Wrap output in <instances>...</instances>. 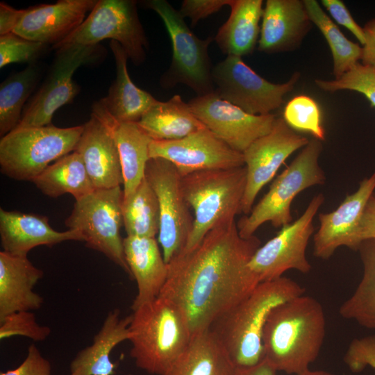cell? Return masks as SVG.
<instances>
[{"label": "cell", "instance_id": "cell-1", "mask_svg": "<svg viewBox=\"0 0 375 375\" xmlns=\"http://www.w3.org/2000/svg\"><path fill=\"white\" fill-rule=\"evenodd\" d=\"M260 245L255 235L242 238L235 221L215 227L194 249L167 264L159 297L181 309L192 335L208 329L260 283L249 264Z\"/></svg>", "mask_w": 375, "mask_h": 375}, {"label": "cell", "instance_id": "cell-2", "mask_svg": "<svg viewBox=\"0 0 375 375\" xmlns=\"http://www.w3.org/2000/svg\"><path fill=\"white\" fill-rule=\"evenodd\" d=\"M325 314L314 297L302 294L275 307L262 333L263 359L276 372L301 374L319 356Z\"/></svg>", "mask_w": 375, "mask_h": 375}, {"label": "cell", "instance_id": "cell-3", "mask_svg": "<svg viewBox=\"0 0 375 375\" xmlns=\"http://www.w3.org/2000/svg\"><path fill=\"white\" fill-rule=\"evenodd\" d=\"M295 281L282 276L260 283L244 299L217 318L209 330L216 336L236 368L263 360L262 333L272 310L303 294Z\"/></svg>", "mask_w": 375, "mask_h": 375}, {"label": "cell", "instance_id": "cell-4", "mask_svg": "<svg viewBox=\"0 0 375 375\" xmlns=\"http://www.w3.org/2000/svg\"><path fill=\"white\" fill-rule=\"evenodd\" d=\"M133 311L129 325L131 358L147 373L168 375L192 338L185 316L161 297Z\"/></svg>", "mask_w": 375, "mask_h": 375}, {"label": "cell", "instance_id": "cell-5", "mask_svg": "<svg viewBox=\"0 0 375 375\" xmlns=\"http://www.w3.org/2000/svg\"><path fill=\"white\" fill-rule=\"evenodd\" d=\"M181 185L185 199L194 214L193 228L183 253L197 246L211 230L235 221V216L242 212L247 168L194 172L182 176Z\"/></svg>", "mask_w": 375, "mask_h": 375}, {"label": "cell", "instance_id": "cell-6", "mask_svg": "<svg viewBox=\"0 0 375 375\" xmlns=\"http://www.w3.org/2000/svg\"><path fill=\"white\" fill-rule=\"evenodd\" d=\"M83 128V124L15 128L0 140L1 173L32 182L51 162L74 151Z\"/></svg>", "mask_w": 375, "mask_h": 375}, {"label": "cell", "instance_id": "cell-7", "mask_svg": "<svg viewBox=\"0 0 375 375\" xmlns=\"http://www.w3.org/2000/svg\"><path fill=\"white\" fill-rule=\"evenodd\" d=\"M322 150V141L312 138L283 172L273 181L268 192L237 222L240 236L254 235L264 223L270 222L278 228L291 223V204L303 190L325 183L326 176L319 164Z\"/></svg>", "mask_w": 375, "mask_h": 375}, {"label": "cell", "instance_id": "cell-8", "mask_svg": "<svg viewBox=\"0 0 375 375\" xmlns=\"http://www.w3.org/2000/svg\"><path fill=\"white\" fill-rule=\"evenodd\" d=\"M144 4L160 16L172 42V60L169 68L160 79L162 87L172 88L182 83L191 88L197 96L213 92V67L208 47L214 38L209 36L204 40L197 38L178 10L165 0H149Z\"/></svg>", "mask_w": 375, "mask_h": 375}, {"label": "cell", "instance_id": "cell-9", "mask_svg": "<svg viewBox=\"0 0 375 375\" xmlns=\"http://www.w3.org/2000/svg\"><path fill=\"white\" fill-rule=\"evenodd\" d=\"M123 199L120 186L96 189L76 200L65 224L83 235L88 247L103 253L132 278L120 234Z\"/></svg>", "mask_w": 375, "mask_h": 375}, {"label": "cell", "instance_id": "cell-10", "mask_svg": "<svg viewBox=\"0 0 375 375\" xmlns=\"http://www.w3.org/2000/svg\"><path fill=\"white\" fill-rule=\"evenodd\" d=\"M106 39L119 42L134 65L144 62L149 45L136 1H97L78 28L53 48L73 44L94 46Z\"/></svg>", "mask_w": 375, "mask_h": 375}, {"label": "cell", "instance_id": "cell-11", "mask_svg": "<svg viewBox=\"0 0 375 375\" xmlns=\"http://www.w3.org/2000/svg\"><path fill=\"white\" fill-rule=\"evenodd\" d=\"M145 178L158 199V242L168 264L184 250L193 228L194 217L183 194L182 176L172 162L151 158L146 166Z\"/></svg>", "mask_w": 375, "mask_h": 375}, {"label": "cell", "instance_id": "cell-12", "mask_svg": "<svg viewBox=\"0 0 375 375\" xmlns=\"http://www.w3.org/2000/svg\"><path fill=\"white\" fill-rule=\"evenodd\" d=\"M104 53L99 44H73L58 49L47 79L24 108L17 127L52 124L56 110L72 102L78 93L73 80L75 72L83 65L97 62Z\"/></svg>", "mask_w": 375, "mask_h": 375}, {"label": "cell", "instance_id": "cell-13", "mask_svg": "<svg viewBox=\"0 0 375 375\" xmlns=\"http://www.w3.org/2000/svg\"><path fill=\"white\" fill-rule=\"evenodd\" d=\"M300 77L295 72L288 81L272 83L249 67L242 57L227 56L212 71L214 92L244 112L254 115L271 114L283 103Z\"/></svg>", "mask_w": 375, "mask_h": 375}, {"label": "cell", "instance_id": "cell-14", "mask_svg": "<svg viewBox=\"0 0 375 375\" xmlns=\"http://www.w3.org/2000/svg\"><path fill=\"white\" fill-rule=\"evenodd\" d=\"M324 201L322 193L315 195L297 220L282 227L276 235L256 251L249 265L260 283L281 278L290 269L310 272L311 265L306 249L315 229L314 217Z\"/></svg>", "mask_w": 375, "mask_h": 375}, {"label": "cell", "instance_id": "cell-15", "mask_svg": "<svg viewBox=\"0 0 375 375\" xmlns=\"http://www.w3.org/2000/svg\"><path fill=\"white\" fill-rule=\"evenodd\" d=\"M194 115L233 149L243 153L255 140L269 133L276 117L254 115L222 99L214 92L188 102Z\"/></svg>", "mask_w": 375, "mask_h": 375}, {"label": "cell", "instance_id": "cell-16", "mask_svg": "<svg viewBox=\"0 0 375 375\" xmlns=\"http://www.w3.org/2000/svg\"><path fill=\"white\" fill-rule=\"evenodd\" d=\"M149 157L169 161L181 176L244 166L243 153L233 149L206 127L177 140H152Z\"/></svg>", "mask_w": 375, "mask_h": 375}, {"label": "cell", "instance_id": "cell-17", "mask_svg": "<svg viewBox=\"0 0 375 375\" xmlns=\"http://www.w3.org/2000/svg\"><path fill=\"white\" fill-rule=\"evenodd\" d=\"M309 140L290 128L283 117H276L272 131L255 140L242 153L247 168V185L242 212L249 215L261 189L275 176L284 161Z\"/></svg>", "mask_w": 375, "mask_h": 375}, {"label": "cell", "instance_id": "cell-18", "mask_svg": "<svg viewBox=\"0 0 375 375\" xmlns=\"http://www.w3.org/2000/svg\"><path fill=\"white\" fill-rule=\"evenodd\" d=\"M74 149L82 158L95 189H110L124 183L112 119L99 101Z\"/></svg>", "mask_w": 375, "mask_h": 375}, {"label": "cell", "instance_id": "cell-19", "mask_svg": "<svg viewBox=\"0 0 375 375\" xmlns=\"http://www.w3.org/2000/svg\"><path fill=\"white\" fill-rule=\"evenodd\" d=\"M375 190V172L362 180L356 191L348 194L330 212L319 213V227L313 238V255L327 260L341 247L358 251L357 229L364 208Z\"/></svg>", "mask_w": 375, "mask_h": 375}, {"label": "cell", "instance_id": "cell-20", "mask_svg": "<svg viewBox=\"0 0 375 375\" xmlns=\"http://www.w3.org/2000/svg\"><path fill=\"white\" fill-rule=\"evenodd\" d=\"M97 0H59L29 7L12 33L53 47L70 35L85 19Z\"/></svg>", "mask_w": 375, "mask_h": 375}, {"label": "cell", "instance_id": "cell-21", "mask_svg": "<svg viewBox=\"0 0 375 375\" xmlns=\"http://www.w3.org/2000/svg\"><path fill=\"white\" fill-rule=\"evenodd\" d=\"M311 24L303 1L267 0L258 49L267 53L292 51L300 45Z\"/></svg>", "mask_w": 375, "mask_h": 375}, {"label": "cell", "instance_id": "cell-22", "mask_svg": "<svg viewBox=\"0 0 375 375\" xmlns=\"http://www.w3.org/2000/svg\"><path fill=\"white\" fill-rule=\"evenodd\" d=\"M0 238L3 251L27 256L33 248L52 247L68 240L84 241L77 231H58L51 228L47 217L0 209Z\"/></svg>", "mask_w": 375, "mask_h": 375}, {"label": "cell", "instance_id": "cell-23", "mask_svg": "<svg viewBox=\"0 0 375 375\" xmlns=\"http://www.w3.org/2000/svg\"><path fill=\"white\" fill-rule=\"evenodd\" d=\"M43 274L27 256L0 251V320L16 312L42 307L43 298L33 288Z\"/></svg>", "mask_w": 375, "mask_h": 375}, {"label": "cell", "instance_id": "cell-24", "mask_svg": "<svg viewBox=\"0 0 375 375\" xmlns=\"http://www.w3.org/2000/svg\"><path fill=\"white\" fill-rule=\"evenodd\" d=\"M123 244L126 262L138 286L131 306L134 310L160 296L167 278L168 265L155 238L126 236Z\"/></svg>", "mask_w": 375, "mask_h": 375}, {"label": "cell", "instance_id": "cell-25", "mask_svg": "<svg viewBox=\"0 0 375 375\" xmlns=\"http://www.w3.org/2000/svg\"><path fill=\"white\" fill-rule=\"evenodd\" d=\"M132 315L121 317L120 310L110 311L92 344L81 350L70 363L69 375H114L116 365L110 355L119 343L129 340Z\"/></svg>", "mask_w": 375, "mask_h": 375}, {"label": "cell", "instance_id": "cell-26", "mask_svg": "<svg viewBox=\"0 0 375 375\" xmlns=\"http://www.w3.org/2000/svg\"><path fill=\"white\" fill-rule=\"evenodd\" d=\"M110 47L115 62L116 78L108 95L99 102L117 122H138L158 100L131 81L127 69L128 58L121 44L111 40Z\"/></svg>", "mask_w": 375, "mask_h": 375}, {"label": "cell", "instance_id": "cell-27", "mask_svg": "<svg viewBox=\"0 0 375 375\" xmlns=\"http://www.w3.org/2000/svg\"><path fill=\"white\" fill-rule=\"evenodd\" d=\"M262 3V0H232L230 15L214 38L223 53L242 57L253 52L260 31Z\"/></svg>", "mask_w": 375, "mask_h": 375}, {"label": "cell", "instance_id": "cell-28", "mask_svg": "<svg viewBox=\"0 0 375 375\" xmlns=\"http://www.w3.org/2000/svg\"><path fill=\"white\" fill-rule=\"evenodd\" d=\"M138 123L153 140H177L206 128L178 94L158 101Z\"/></svg>", "mask_w": 375, "mask_h": 375}, {"label": "cell", "instance_id": "cell-29", "mask_svg": "<svg viewBox=\"0 0 375 375\" xmlns=\"http://www.w3.org/2000/svg\"><path fill=\"white\" fill-rule=\"evenodd\" d=\"M235 370L222 344L206 329L192 335L168 375H235Z\"/></svg>", "mask_w": 375, "mask_h": 375}, {"label": "cell", "instance_id": "cell-30", "mask_svg": "<svg viewBox=\"0 0 375 375\" xmlns=\"http://www.w3.org/2000/svg\"><path fill=\"white\" fill-rule=\"evenodd\" d=\"M111 119L124 178V198H126L145 177L152 139L138 122H120L112 116Z\"/></svg>", "mask_w": 375, "mask_h": 375}, {"label": "cell", "instance_id": "cell-31", "mask_svg": "<svg viewBox=\"0 0 375 375\" xmlns=\"http://www.w3.org/2000/svg\"><path fill=\"white\" fill-rule=\"evenodd\" d=\"M32 182L51 198L71 194L78 200L96 190L82 158L75 151L49 165Z\"/></svg>", "mask_w": 375, "mask_h": 375}, {"label": "cell", "instance_id": "cell-32", "mask_svg": "<svg viewBox=\"0 0 375 375\" xmlns=\"http://www.w3.org/2000/svg\"><path fill=\"white\" fill-rule=\"evenodd\" d=\"M358 251L363 265L362 277L340 306L339 313L365 328L375 329V238L362 241Z\"/></svg>", "mask_w": 375, "mask_h": 375}, {"label": "cell", "instance_id": "cell-33", "mask_svg": "<svg viewBox=\"0 0 375 375\" xmlns=\"http://www.w3.org/2000/svg\"><path fill=\"white\" fill-rule=\"evenodd\" d=\"M123 225L127 236L155 238L160 229L156 194L146 178L122 203Z\"/></svg>", "mask_w": 375, "mask_h": 375}, {"label": "cell", "instance_id": "cell-34", "mask_svg": "<svg viewBox=\"0 0 375 375\" xmlns=\"http://www.w3.org/2000/svg\"><path fill=\"white\" fill-rule=\"evenodd\" d=\"M35 63L14 73L0 85V135L4 136L19 124L25 102L35 89L40 77Z\"/></svg>", "mask_w": 375, "mask_h": 375}, {"label": "cell", "instance_id": "cell-35", "mask_svg": "<svg viewBox=\"0 0 375 375\" xmlns=\"http://www.w3.org/2000/svg\"><path fill=\"white\" fill-rule=\"evenodd\" d=\"M312 23L326 38L333 56L335 79L354 67L361 60L362 47L349 40L325 13L317 1H303Z\"/></svg>", "mask_w": 375, "mask_h": 375}, {"label": "cell", "instance_id": "cell-36", "mask_svg": "<svg viewBox=\"0 0 375 375\" xmlns=\"http://www.w3.org/2000/svg\"><path fill=\"white\" fill-rule=\"evenodd\" d=\"M283 118L293 130L309 133L314 138L324 140L321 111L311 97L299 95L292 99L285 107Z\"/></svg>", "mask_w": 375, "mask_h": 375}, {"label": "cell", "instance_id": "cell-37", "mask_svg": "<svg viewBox=\"0 0 375 375\" xmlns=\"http://www.w3.org/2000/svg\"><path fill=\"white\" fill-rule=\"evenodd\" d=\"M322 90L334 92L341 90L356 91L364 94L375 106V67L357 63L340 78L333 81L316 79Z\"/></svg>", "mask_w": 375, "mask_h": 375}, {"label": "cell", "instance_id": "cell-38", "mask_svg": "<svg viewBox=\"0 0 375 375\" xmlns=\"http://www.w3.org/2000/svg\"><path fill=\"white\" fill-rule=\"evenodd\" d=\"M49 47L14 33L0 35V67L15 62L33 64Z\"/></svg>", "mask_w": 375, "mask_h": 375}, {"label": "cell", "instance_id": "cell-39", "mask_svg": "<svg viewBox=\"0 0 375 375\" xmlns=\"http://www.w3.org/2000/svg\"><path fill=\"white\" fill-rule=\"evenodd\" d=\"M51 333L47 326L40 325L32 311H19L0 320V340L20 335L34 341H43Z\"/></svg>", "mask_w": 375, "mask_h": 375}, {"label": "cell", "instance_id": "cell-40", "mask_svg": "<svg viewBox=\"0 0 375 375\" xmlns=\"http://www.w3.org/2000/svg\"><path fill=\"white\" fill-rule=\"evenodd\" d=\"M344 361L355 373L362 372L367 366L375 369V335L354 339L347 349Z\"/></svg>", "mask_w": 375, "mask_h": 375}, {"label": "cell", "instance_id": "cell-41", "mask_svg": "<svg viewBox=\"0 0 375 375\" xmlns=\"http://www.w3.org/2000/svg\"><path fill=\"white\" fill-rule=\"evenodd\" d=\"M232 0H184L179 13L183 17H188L191 26H195L201 19L215 14L225 6H230Z\"/></svg>", "mask_w": 375, "mask_h": 375}, {"label": "cell", "instance_id": "cell-42", "mask_svg": "<svg viewBox=\"0 0 375 375\" xmlns=\"http://www.w3.org/2000/svg\"><path fill=\"white\" fill-rule=\"evenodd\" d=\"M51 370L49 361L43 357L35 344H31L22 363L14 369L1 372L0 375H51Z\"/></svg>", "mask_w": 375, "mask_h": 375}, {"label": "cell", "instance_id": "cell-43", "mask_svg": "<svg viewBox=\"0 0 375 375\" xmlns=\"http://www.w3.org/2000/svg\"><path fill=\"white\" fill-rule=\"evenodd\" d=\"M322 3L339 24L350 31L362 46L365 44V36L363 28L356 23L342 1L322 0Z\"/></svg>", "mask_w": 375, "mask_h": 375}, {"label": "cell", "instance_id": "cell-44", "mask_svg": "<svg viewBox=\"0 0 375 375\" xmlns=\"http://www.w3.org/2000/svg\"><path fill=\"white\" fill-rule=\"evenodd\" d=\"M357 236L360 242L375 238V193L369 198L357 229Z\"/></svg>", "mask_w": 375, "mask_h": 375}, {"label": "cell", "instance_id": "cell-45", "mask_svg": "<svg viewBox=\"0 0 375 375\" xmlns=\"http://www.w3.org/2000/svg\"><path fill=\"white\" fill-rule=\"evenodd\" d=\"M25 11L26 9H17L1 1L0 3V35L12 33Z\"/></svg>", "mask_w": 375, "mask_h": 375}, {"label": "cell", "instance_id": "cell-46", "mask_svg": "<svg viewBox=\"0 0 375 375\" xmlns=\"http://www.w3.org/2000/svg\"><path fill=\"white\" fill-rule=\"evenodd\" d=\"M365 42L362 46L361 63L375 67V19L369 20L364 26Z\"/></svg>", "mask_w": 375, "mask_h": 375}, {"label": "cell", "instance_id": "cell-47", "mask_svg": "<svg viewBox=\"0 0 375 375\" xmlns=\"http://www.w3.org/2000/svg\"><path fill=\"white\" fill-rule=\"evenodd\" d=\"M276 370L263 359L254 366L236 368L235 375H276Z\"/></svg>", "mask_w": 375, "mask_h": 375}, {"label": "cell", "instance_id": "cell-48", "mask_svg": "<svg viewBox=\"0 0 375 375\" xmlns=\"http://www.w3.org/2000/svg\"><path fill=\"white\" fill-rule=\"evenodd\" d=\"M299 375H334L333 374L324 370H310L308 369Z\"/></svg>", "mask_w": 375, "mask_h": 375}]
</instances>
